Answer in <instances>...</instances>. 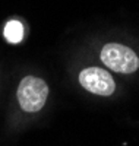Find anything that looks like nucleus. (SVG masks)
Segmentation results:
<instances>
[{
    "label": "nucleus",
    "instance_id": "7ed1b4c3",
    "mask_svg": "<svg viewBox=\"0 0 139 146\" xmlns=\"http://www.w3.org/2000/svg\"><path fill=\"white\" fill-rule=\"evenodd\" d=\"M79 82L86 91L103 96L111 95L116 89L114 79L107 70L101 67H88L82 70L79 75Z\"/></svg>",
    "mask_w": 139,
    "mask_h": 146
},
{
    "label": "nucleus",
    "instance_id": "20e7f679",
    "mask_svg": "<svg viewBox=\"0 0 139 146\" xmlns=\"http://www.w3.org/2000/svg\"><path fill=\"white\" fill-rule=\"evenodd\" d=\"M5 38L12 42V44H18L23 38V27L19 21H9L5 25Z\"/></svg>",
    "mask_w": 139,
    "mask_h": 146
},
{
    "label": "nucleus",
    "instance_id": "f03ea898",
    "mask_svg": "<svg viewBox=\"0 0 139 146\" xmlns=\"http://www.w3.org/2000/svg\"><path fill=\"white\" fill-rule=\"evenodd\" d=\"M101 60L111 70L119 73H133L139 67V58L132 48L117 42H108L101 50Z\"/></svg>",
    "mask_w": 139,
    "mask_h": 146
},
{
    "label": "nucleus",
    "instance_id": "f257e3e1",
    "mask_svg": "<svg viewBox=\"0 0 139 146\" xmlns=\"http://www.w3.org/2000/svg\"><path fill=\"white\" fill-rule=\"evenodd\" d=\"M48 95L47 83L35 76L23 78L18 88V101L23 111L37 113L44 107Z\"/></svg>",
    "mask_w": 139,
    "mask_h": 146
}]
</instances>
